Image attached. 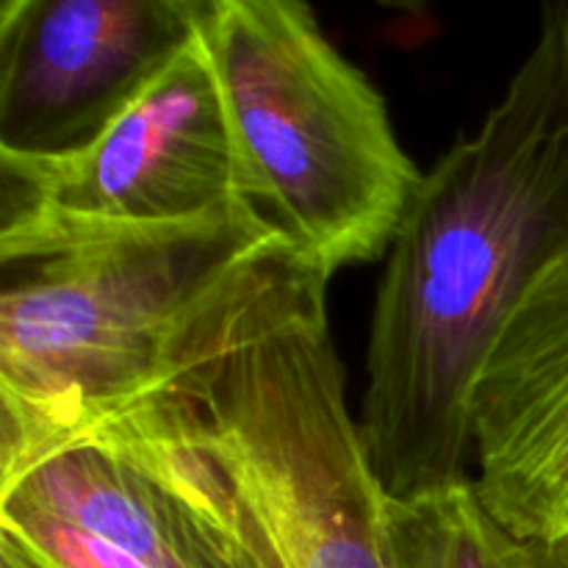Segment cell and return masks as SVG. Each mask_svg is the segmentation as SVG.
<instances>
[{
	"label": "cell",
	"instance_id": "6da1fadb",
	"mask_svg": "<svg viewBox=\"0 0 568 568\" xmlns=\"http://www.w3.org/2000/svg\"><path fill=\"white\" fill-rule=\"evenodd\" d=\"M388 250L361 433L383 488L414 497L469 480L477 381L568 261V0H541L503 100L422 175Z\"/></svg>",
	"mask_w": 568,
	"mask_h": 568
},
{
	"label": "cell",
	"instance_id": "7a4b0ae2",
	"mask_svg": "<svg viewBox=\"0 0 568 568\" xmlns=\"http://www.w3.org/2000/svg\"><path fill=\"white\" fill-rule=\"evenodd\" d=\"M283 242L247 203L3 261L0 475L170 386L205 311Z\"/></svg>",
	"mask_w": 568,
	"mask_h": 568
},
{
	"label": "cell",
	"instance_id": "3957f363",
	"mask_svg": "<svg viewBox=\"0 0 568 568\" xmlns=\"http://www.w3.org/2000/svg\"><path fill=\"white\" fill-rule=\"evenodd\" d=\"M239 197L327 275L386 253L422 175L308 0H205Z\"/></svg>",
	"mask_w": 568,
	"mask_h": 568
},
{
	"label": "cell",
	"instance_id": "277c9868",
	"mask_svg": "<svg viewBox=\"0 0 568 568\" xmlns=\"http://www.w3.org/2000/svg\"><path fill=\"white\" fill-rule=\"evenodd\" d=\"M0 541L37 568H275L170 386L0 475Z\"/></svg>",
	"mask_w": 568,
	"mask_h": 568
},
{
	"label": "cell",
	"instance_id": "5b68a950",
	"mask_svg": "<svg viewBox=\"0 0 568 568\" xmlns=\"http://www.w3.org/2000/svg\"><path fill=\"white\" fill-rule=\"evenodd\" d=\"M0 261L170 231L242 203L231 128L203 42L92 144L61 159H0Z\"/></svg>",
	"mask_w": 568,
	"mask_h": 568
},
{
	"label": "cell",
	"instance_id": "8992f818",
	"mask_svg": "<svg viewBox=\"0 0 568 568\" xmlns=\"http://www.w3.org/2000/svg\"><path fill=\"white\" fill-rule=\"evenodd\" d=\"M203 31L205 0H3L0 159L92 144Z\"/></svg>",
	"mask_w": 568,
	"mask_h": 568
},
{
	"label": "cell",
	"instance_id": "52a82bcc",
	"mask_svg": "<svg viewBox=\"0 0 568 568\" xmlns=\"http://www.w3.org/2000/svg\"><path fill=\"white\" fill-rule=\"evenodd\" d=\"M477 491L525 541L568 532V261L505 327L471 403Z\"/></svg>",
	"mask_w": 568,
	"mask_h": 568
},
{
	"label": "cell",
	"instance_id": "ba28073f",
	"mask_svg": "<svg viewBox=\"0 0 568 568\" xmlns=\"http://www.w3.org/2000/svg\"><path fill=\"white\" fill-rule=\"evenodd\" d=\"M392 568H538L536 544L488 510L475 480L386 499Z\"/></svg>",
	"mask_w": 568,
	"mask_h": 568
},
{
	"label": "cell",
	"instance_id": "9c48e42d",
	"mask_svg": "<svg viewBox=\"0 0 568 568\" xmlns=\"http://www.w3.org/2000/svg\"><path fill=\"white\" fill-rule=\"evenodd\" d=\"M536 544L538 568H568V532L549 541H532Z\"/></svg>",
	"mask_w": 568,
	"mask_h": 568
},
{
	"label": "cell",
	"instance_id": "30bf717a",
	"mask_svg": "<svg viewBox=\"0 0 568 568\" xmlns=\"http://www.w3.org/2000/svg\"><path fill=\"white\" fill-rule=\"evenodd\" d=\"M0 568H37L20 549H14L11 544L0 541Z\"/></svg>",
	"mask_w": 568,
	"mask_h": 568
},
{
	"label": "cell",
	"instance_id": "8fae6325",
	"mask_svg": "<svg viewBox=\"0 0 568 568\" xmlns=\"http://www.w3.org/2000/svg\"><path fill=\"white\" fill-rule=\"evenodd\" d=\"M392 3H419V0H392Z\"/></svg>",
	"mask_w": 568,
	"mask_h": 568
}]
</instances>
